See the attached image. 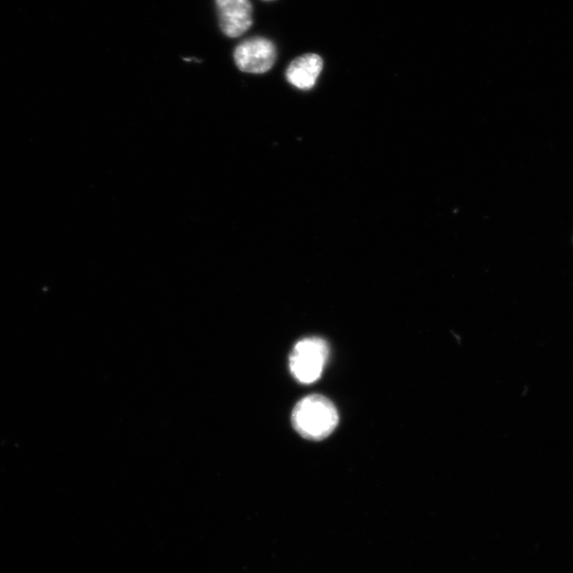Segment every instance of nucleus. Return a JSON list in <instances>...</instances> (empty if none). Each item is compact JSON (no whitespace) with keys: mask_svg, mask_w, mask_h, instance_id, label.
I'll list each match as a JSON object with an SVG mask.
<instances>
[{"mask_svg":"<svg viewBox=\"0 0 573 573\" xmlns=\"http://www.w3.org/2000/svg\"><path fill=\"white\" fill-rule=\"evenodd\" d=\"M291 422L295 431L304 439L321 441L335 431L339 423V414L327 397L310 395L295 405Z\"/></svg>","mask_w":573,"mask_h":573,"instance_id":"1","label":"nucleus"},{"mask_svg":"<svg viewBox=\"0 0 573 573\" xmlns=\"http://www.w3.org/2000/svg\"><path fill=\"white\" fill-rule=\"evenodd\" d=\"M329 356L325 340L310 337L294 345L289 358L291 374L300 384H314L323 374Z\"/></svg>","mask_w":573,"mask_h":573,"instance_id":"2","label":"nucleus"},{"mask_svg":"<svg viewBox=\"0 0 573 573\" xmlns=\"http://www.w3.org/2000/svg\"><path fill=\"white\" fill-rule=\"evenodd\" d=\"M276 47L266 38L256 37L241 42L234 51V60L243 73L265 74L276 61Z\"/></svg>","mask_w":573,"mask_h":573,"instance_id":"3","label":"nucleus"},{"mask_svg":"<svg viewBox=\"0 0 573 573\" xmlns=\"http://www.w3.org/2000/svg\"><path fill=\"white\" fill-rule=\"evenodd\" d=\"M219 25L225 36L235 39L243 36L253 25V7L250 0H216Z\"/></svg>","mask_w":573,"mask_h":573,"instance_id":"4","label":"nucleus"},{"mask_svg":"<svg viewBox=\"0 0 573 573\" xmlns=\"http://www.w3.org/2000/svg\"><path fill=\"white\" fill-rule=\"evenodd\" d=\"M322 69V58L315 54H308L291 62L286 77L295 88L310 90L316 85Z\"/></svg>","mask_w":573,"mask_h":573,"instance_id":"5","label":"nucleus"},{"mask_svg":"<svg viewBox=\"0 0 573 573\" xmlns=\"http://www.w3.org/2000/svg\"><path fill=\"white\" fill-rule=\"evenodd\" d=\"M264 2H272V0H264Z\"/></svg>","mask_w":573,"mask_h":573,"instance_id":"6","label":"nucleus"}]
</instances>
